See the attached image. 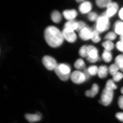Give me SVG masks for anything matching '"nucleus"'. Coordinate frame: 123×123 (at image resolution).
I'll return each mask as SVG.
<instances>
[{
    "label": "nucleus",
    "mask_w": 123,
    "mask_h": 123,
    "mask_svg": "<svg viewBox=\"0 0 123 123\" xmlns=\"http://www.w3.org/2000/svg\"><path fill=\"white\" fill-rule=\"evenodd\" d=\"M44 38L49 46L53 48L61 46L64 40L62 32L53 26L48 27L45 29Z\"/></svg>",
    "instance_id": "f257e3e1"
},
{
    "label": "nucleus",
    "mask_w": 123,
    "mask_h": 123,
    "mask_svg": "<svg viewBox=\"0 0 123 123\" xmlns=\"http://www.w3.org/2000/svg\"><path fill=\"white\" fill-rule=\"evenodd\" d=\"M111 26V19L107 17L103 12L99 15V18L94 23L93 29L101 34L109 31Z\"/></svg>",
    "instance_id": "f03ea898"
},
{
    "label": "nucleus",
    "mask_w": 123,
    "mask_h": 123,
    "mask_svg": "<svg viewBox=\"0 0 123 123\" xmlns=\"http://www.w3.org/2000/svg\"><path fill=\"white\" fill-rule=\"evenodd\" d=\"M54 70L58 77L63 81H66L70 78L71 68L69 65L58 64Z\"/></svg>",
    "instance_id": "7ed1b4c3"
},
{
    "label": "nucleus",
    "mask_w": 123,
    "mask_h": 123,
    "mask_svg": "<svg viewBox=\"0 0 123 123\" xmlns=\"http://www.w3.org/2000/svg\"><path fill=\"white\" fill-rule=\"evenodd\" d=\"M86 59L88 63L91 64H95L101 60L99 49L95 45L88 44V56Z\"/></svg>",
    "instance_id": "20e7f679"
},
{
    "label": "nucleus",
    "mask_w": 123,
    "mask_h": 123,
    "mask_svg": "<svg viewBox=\"0 0 123 123\" xmlns=\"http://www.w3.org/2000/svg\"><path fill=\"white\" fill-rule=\"evenodd\" d=\"M120 8L118 3L112 0L104 12L106 16L111 19L117 15Z\"/></svg>",
    "instance_id": "39448f33"
},
{
    "label": "nucleus",
    "mask_w": 123,
    "mask_h": 123,
    "mask_svg": "<svg viewBox=\"0 0 123 123\" xmlns=\"http://www.w3.org/2000/svg\"><path fill=\"white\" fill-rule=\"evenodd\" d=\"M113 96V91L105 88L101 94L99 103L105 106H108L112 102Z\"/></svg>",
    "instance_id": "423d86ee"
},
{
    "label": "nucleus",
    "mask_w": 123,
    "mask_h": 123,
    "mask_svg": "<svg viewBox=\"0 0 123 123\" xmlns=\"http://www.w3.org/2000/svg\"><path fill=\"white\" fill-rule=\"evenodd\" d=\"M93 29L88 26L78 32V36L83 42L90 41L93 35Z\"/></svg>",
    "instance_id": "0eeeda50"
},
{
    "label": "nucleus",
    "mask_w": 123,
    "mask_h": 123,
    "mask_svg": "<svg viewBox=\"0 0 123 123\" xmlns=\"http://www.w3.org/2000/svg\"><path fill=\"white\" fill-rule=\"evenodd\" d=\"M93 6L91 1L85 0L82 3L79 4L78 10L82 15H86L93 11Z\"/></svg>",
    "instance_id": "6e6552de"
},
{
    "label": "nucleus",
    "mask_w": 123,
    "mask_h": 123,
    "mask_svg": "<svg viewBox=\"0 0 123 123\" xmlns=\"http://www.w3.org/2000/svg\"><path fill=\"white\" fill-rule=\"evenodd\" d=\"M70 78L73 82L76 84H82L86 80L84 72L80 70H76L74 71L71 73Z\"/></svg>",
    "instance_id": "1a4fd4ad"
},
{
    "label": "nucleus",
    "mask_w": 123,
    "mask_h": 123,
    "mask_svg": "<svg viewBox=\"0 0 123 123\" xmlns=\"http://www.w3.org/2000/svg\"><path fill=\"white\" fill-rule=\"evenodd\" d=\"M42 61L44 67L49 70H55L58 64L55 60L50 56H44L42 59Z\"/></svg>",
    "instance_id": "9d476101"
},
{
    "label": "nucleus",
    "mask_w": 123,
    "mask_h": 123,
    "mask_svg": "<svg viewBox=\"0 0 123 123\" xmlns=\"http://www.w3.org/2000/svg\"><path fill=\"white\" fill-rule=\"evenodd\" d=\"M62 33L64 39L68 43H73L76 42L78 36L75 31H68L63 30Z\"/></svg>",
    "instance_id": "9b49d317"
},
{
    "label": "nucleus",
    "mask_w": 123,
    "mask_h": 123,
    "mask_svg": "<svg viewBox=\"0 0 123 123\" xmlns=\"http://www.w3.org/2000/svg\"><path fill=\"white\" fill-rule=\"evenodd\" d=\"M63 15L68 21L75 20L78 15L77 11L74 9L66 10L63 12Z\"/></svg>",
    "instance_id": "f8f14e48"
},
{
    "label": "nucleus",
    "mask_w": 123,
    "mask_h": 123,
    "mask_svg": "<svg viewBox=\"0 0 123 123\" xmlns=\"http://www.w3.org/2000/svg\"><path fill=\"white\" fill-rule=\"evenodd\" d=\"M101 60L106 64L111 63L114 59L112 52L104 50L101 55Z\"/></svg>",
    "instance_id": "ddd939ff"
},
{
    "label": "nucleus",
    "mask_w": 123,
    "mask_h": 123,
    "mask_svg": "<svg viewBox=\"0 0 123 123\" xmlns=\"http://www.w3.org/2000/svg\"><path fill=\"white\" fill-rule=\"evenodd\" d=\"M113 31L118 36L123 35V21L117 20L113 24Z\"/></svg>",
    "instance_id": "4468645a"
},
{
    "label": "nucleus",
    "mask_w": 123,
    "mask_h": 123,
    "mask_svg": "<svg viewBox=\"0 0 123 123\" xmlns=\"http://www.w3.org/2000/svg\"><path fill=\"white\" fill-rule=\"evenodd\" d=\"M78 27L77 21H68L64 25L63 30L68 31H75Z\"/></svg>",
    "instance_id": "2eb2a0df"
},
{
    "label": "nucleus",
    "mask_w": 123,
    "mask_h": 123,
    "mask_svg": "<svg viewBox=\"0 0 123 123\" xmlns=\"http://www.w3.org/2000/svg\"><path fill=\"white\" fill-rule=\"evenodd\" d=\"M109 73L108 67L105 64H101L98 66V76L101 79H104L107 76Z\"/></svg>",
    "instance_id": "dca6fc26"
},
{
    "label": "nucleus",
    "mask_w": 123,
    "mask_h": 123,
    "mask_svg": "<svg viewBox=\"0 0 123 123\" xmlns=\"http://www.w3.org/2000/svg\"><path fill=\"white\" fill-rule=\"evenodd\" d=\"M25 117L30 123H34L40 121L42 118V115L39 112H37L35 114H26Z\"/></svg>",
    "instance_id": "f3484780"
},
{
    "label": "nucleus",
    "mask_w": 123,
    "mask_h": 123,
    "mask_svg": "<svg viewBox=\"0 0 123 123\" xmlns=\"http://www.w3.org/2000/svg\"><path fill=\"white\" fill-rule=\"evenodd\" d=\"M101 46L104 50L112 52L115 49V43L109 40H104L101 43Z\"/></svg>",
    "instance_id": "a211bd4d"
},
{
    "label": "nucleus",
    "mask_w": 123,
    "mask_h": 123,
    "mask_svg": "<svg viewBox=\"0 0 123 123\" xmlns=\"http://www.w3.org/2000/svg\"><path fill=\"white\" fill-rule=\"evenodd\" d=\"M74 65L75 68L77 70L81 71V70H83L86 68V64L85 61L84 60V59L81 57L78 58L75 61Z\"/></svg>",
    "instance_id": "6ab92c4d"
},
{
    "label": "nucleus",
    "mask_w": 123,
    "mask_h": 123,
    "mask_svg": "<svg viewBox=\"0 0 123 123\" xmlns=\"http://www.w3.org/2000/svg\"><path fill=\"white\" fill-rule=\"evenodd\" d=\"M99 90V87L97 84H93L92 88L90 90L86 91L85 95L86 97L93 98L97 94Z\"/></svg>",
    "instance_id": "aec40b11"
},
{
    "label": "nucleus",
    "mask_w": 123,
    "mask_h": 123,
    "mask_svg": "<svg viewBox=\"0 0 123 123\" xmlns=\"http://www.w3.org/2000/svg\"><path fill=\"white\" fill-rule=\"evenodd\" d=\"M112 1V0H96L95 1V4L98 8L106 9Z\"/></svg>",
    "instance_id": "412c9836"
},
{
    "label": "nucleus",
    "mask_w": 123,
    "mask_h": 123,
    "mask_svg": "<svg viewBox=\"0 0 123 123\" xmlns=\"http://www.w3.org/2000/svg\"><path fill=\"white\" fill-rule=\"evenodd\" d=\"M118 36L113 31H109L106 33L104 37V40H109L114 42L116 40Z\"/></svg>",
    "instance_id": "4be33fe9"
},
{
    "label": "nucleus",
    "mask_w": 123,
    "mask_h": 123,
    "mask_svg": "<svg viewBox=\"0 0 123 123\" xmlns=\"http://www.w3.org/2000/svg\"><path fill=\"white\" fill-rule=\"evenodd\" d=\"M86 16L87 20L89 22L95 23L99 18V15L96 11H93Z\"/></svg>",
    "instance_id": "5701e85b"
},
{
    "label": "nucleus",
    "mask_w": 123,
    "mask_h": 123,
    "mask_svg": "<svg viewBox=\"0 0 123 123\" xmlns=\"http://www.w3.org/2000/svg\"><path fill=\"white\" fill-rule=\"evenodd\" d=\"M78 54L81 58L86 59L88 56V45L84 44L81 46L78 50Z\"/></svg>",
    "instance_id": "b1692460"
},
{
    "label": "nucleus",
    "mask_w": 123,
    "mask_h": 123,
    "mask_svg": "<svg viewBox=\"0 0 123 123\" xmlns=\"http://www.w3.org/2000/svg\"><path fill=\"white\" fill-rule=\"evenodd\" d=\"M101 35L100 33L93 29V35H92L91 41L94 44H97L99 43L102 40V38L101 37Z\"/></svg>",
    "instance_id": "393cba45"
},
{
    "label": "nucleus",
    "mask_w": 123,
    "mask_h": 123,
    "mask_svg": "<svg viewBox=\"0 0 123 123\" xmlns=\"http://www.w3.org/2000/svg\"><path fill=\"white\" fill-rule=\"evenodd\" d=\"M51 18L53 22L58 23L61 21L62 16L59 11H55L51 14Z\"/></svg>",
    "instance_id": "a878e982"
},
{
    "label": "nucleus",
    "mask_w": 123,
    "mask_h": 123,
    "mask_svg": "<svg viewBox=\"0 0 123 123\" xmlns=\"http://www.w3.org/2000/svg\"><path fill=\"white\" fill-rule=\"evenodd\" d=\"M114 62L116 64L120 70L123 68V53H120L116 56L114 59Z\"/></svg>",
    "instance_id": "bb28decb"
},
{
    "label": "nucleus",
    "mask_w": 123,
    "mask_h": 123,
    "mask_svg": "<svg viewBox=\"0 0 123 123\" xmlns=\"http://www.w3.org/2000/svg\"><path fill=\"white\" fill-rule=\"evenodd\" d=\"M120 70L119 68L114 62L111 64L108 67L109 73L112 76L119 72Z\"/></svg>",
    "instance_id": "cd10ccee"
},
{
    "label": "nucleus",
    "mask_w": 123,
    "mask_h": 123,
    "mask_svg": "<svg viewBox=\"0 0 123 123\" xmlns=\"http://www.w3.org/2000/svg\"><path fill=\"white\" fill-rule=\"evenodd\" d=\"M98 66L95 64H91L86 68L91 76H95L98 74Z\"/></svg>",
    "instance_id": "c85d7f7f"
},
{
    "label": "nucleus",
    "mask_w": 123,
    "mask_h": 123,
    "mask_svg": "<svg viewBox=\"0 0 123 123\" xmlns=\"http://www.w3.org/2000/svg\"><path fill=\"white\" fill-rule=\"evenodd\" d=\"M105 88L113 91L116 89L117 86L115 84L114 81L112 79H110L106 82Z\"/></svg>",
    "instance_id": "c756f323"
},
{
    "label": "nucleus",
    "mask_w": 123,
    "mask_h": 123,
    "mask_svg": "<svg viewBox=\"0 0 123 123\" xmlns=\"http://www.w3.org/2000/svg\"><path fill=\"white\" fill-rule=\"evenodd\" d=\"M77 23L78 27L76 31L78 33L82 29L88 26L87 23L83 20H79V21H77Z\"/></svg>",
    "instance_id": "7c9ffc66"
},
{
    "label": "nucleus",
    "mask_w": 123,
    "mask_h": 123,
    "mask_svg": "<svg viewBox=\"0 0 123 123\" xmlns=\"http://www.w3.org/2000/svg\"><path fill=\"white\" fill-rule=\"evenodd\" d=\"M115 49L120 53H123V42L118 40L115 43Z\"/></svg>",
    "instance_id": "2f4dec72"
},
{
    "label": "nucleus",
    "mask_w": 123,
    "mask_h": 123,
    "mask_svg": "<svg viewBox=\"0 0 123 123\" xmlns=\"http://www.w3.org/2000/svg\"><path fill=\"white\" fill-rule=\"evenodd\" d=\"M123 78V73L121 72H118L112 76V80L114 82H118Z\"/></svg>",
    "instance_id": "473e14b6"
},
{
    "label": "nucleus",
    "mask_w": 123,
    "mask_h": 123,
    "mask_svg": "<svg viewBox=\"0 0 123 123\" xmlns=\"http://www.w3.org/2000/svg\"><path fill=\"white\" fill-rule=\"evenodd\" d=\"M117 15L119 20L123 21V6L120 8Z\"/></svg>",
    "instance_id": "72a5a7b5"
},
{
    "label": "nucleus",
    "mask_w": 123,
    "mask_h": 123,
    "mask_svg": "<svg viewBox=\"0 0 123 123\" xmlns=\"http://www.w3.org/2000/svg\"><path fill=\"white\" fill-rule=\"evenodd\" d=\"M119 107L123 110V96H121L119 98L118 102Z\"/></svg>",
    "instance_id": "f704fd0d"
},
{
    "label": "nucleus",
    "mask_w": 123,
    "mask_h": 123,
    "mask_svg": "<svg viewBox=\"0 0 123 123\" xmlns=\"http://www.w3.org/2000/svg\"><path fill=\"white\" fill-rule=\"evenodd\" d=\"M116 116L119 120L123 122V112H118L116 115Z\"/></svg>",
    "instance_id": "c9c22d12"
},
{
    "label": "nucleus",
    "mask_w": 123,
    "mask_h": 123,
    "mask_svg": "<svg viewBox=\"0 0 123 123\" xmlns=\"http://www.w3.org/2000/svg\"><path fill=\"white\" fill-rule=\"evenodd\" d=\"M83 72H84V74H85V75L86 78V80H88V79H89L90 78V77L91 76H90L89 74V73H88V70H87V69H86V68L83 70Z\"/></svg>",
    "instance_id": "e433bc0d"
},
{
    "label": "nucleus",
    "mask_w": 123,
    "mask_h": 123,
    "mask_svg": "<svg viewBox=\"0 0 123 123\" xmlns=\"http://www.w3.org/2000/svg\"><path fill=\"white\" fill-rule=\"evenodd\" d=\"M84 0H76V1L77 3L80 4L81 3H82Z\"/></svg>",
    "instance_id": "4c0bfd02"
},
{
    "label": "nucleus",
    "mask_w": 123,
    "mask_h": 123,
    "mask_svg": "<svg viewBox=\"0 0 123 123\" xmlns=\"http://www.w3.org/2000/svg\"><path fill=\"white\" fill-rule=\"evenodd\" d=\"M119 40L123 42V35L119 36Z\"/></svg>",
    "instance_id": "58836bf2"
},
{
    "label": "nucleus",
    "mask_w": 123,
    "mask_h": 123,
    "mask_svg": "<svg viewBox=\"0 0 123 123\" xmlns=\"http://www.w3.org/2000/svg\"><path fill=\"white\" fill-rule=\"evenodd\" d=\"M121 93L123 94V87L121 88Z\"/></svg>",
    "instance_id": "ea45409f"
},
{
    "label": "nucleus",
    "mask_w": 123,
    "mask_h": 123,
    "mask_svg": "<svg viewBox=\"0 0 123 123\" xmlns=\"http://www.w3.org/2000/svg\"><path fill=\"white\" fill-rule=\"evenodd\" d=\"M121 70V72H122L123 73V68L122 69H121V70Z\"/></svg>",
    "instance_id": "a19ab883"
}]
</instances>
